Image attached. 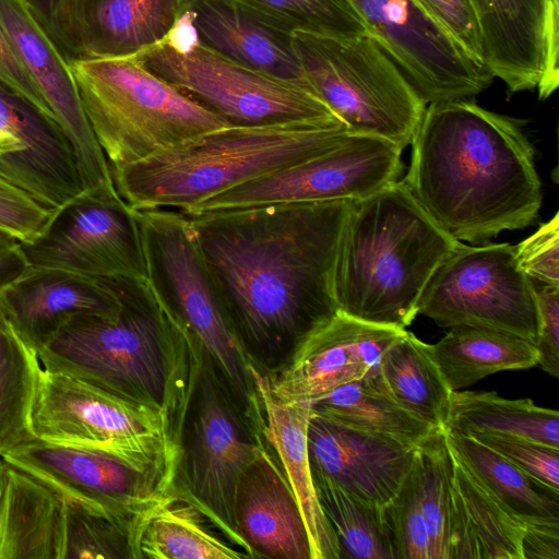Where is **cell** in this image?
Returning <instances> with one entry per match:
<instances>
[{"label": "cell", "instance_id": "obj_1", "mask_svg": "<svg viewBox=\"0 0 559 559\" xmlns=\"http://www.w3.org/2000/svg\"><path fill=\"white\" fill-rule=\"evenodd\" d=\"M352 200L187 215L242 345L290 350L337 312L334 266Z\"/></svg>", "mask_w": 559, "mask_h": 559}, {"label": "cell", "instance_id": "obj_2", "mask_svg": "<svg viewBox=\"0 0 559 559\" xmlns=\"http://www.w3.org/2000/svg\"><path fill=\"white\" fill-rule=\"evenodd\" d=\"M411 144L402 181L459 241H485L537 217L542 182L515 119L471 99L429 104Z\"/></svg>", "mask_w": 559, "mask_h": 559}, {"label": "cell", "instance_id": "obj_3", "mask_svg": "<svg viewBox=\"0 0 559 559\" xmlns=\"http://www.w3.org/2000/svg\"><path fill=\"white\" fill-rule=\"evenodd\" d=\"M120 307L68 319L38 353L44 368L158 407L182 435L204 362L193 338L169 316L147 280L104 278Z\"/></svg>", "mask_w": 559, "mask_h": 559}, {"label": "cell", "instance_id": "obj_4", "mask_svg": "<svg viewBox=\"0 0 559 559\" xmlns=\"http://www.w3.org/2000/svg\"><path fill=\"white\" fill-rule=\"evenodd\" d=\"M460 243L402 180L352 200L334 266L338 311L405 329L429 278Z\"/></svg>", "mask_w": 559, "mask_h": 559}, {"label": "cell", "instance_id": "obj_5", "mask_svg": "<svg viewBox=\"0 0 559 559\" xmlns=\"http://www.w3.org/2000/svg\"><path fill=\"white\" fill-rule=\"evenodd\" d=\"M352 134L341 120L226 126L110 171L132 209L186 214L217 193L331 151Z\"/></svg>", "mask_w": 559, "mask_h": 559}, {"label": "cell", "instance_id": "obj_6", "mask_svg": "<svg viewBox=\"0 0 559 559\" xmlns=\"http://www.w3.org/2000/svg\"><path fill=\"white\" fill-rule=\"evenodd\" d=\"M81 104L110 167L141 160L229 126L131 58L69 62Z\"/></svg>", "mask_w": 559, "mask_h": 559}, {"label": "cell", "instance_id": "obj_7", "mask_svg": "<svg viewBox=\"0 0 559 559\" xmlns=\"http://www.w3.org/2000/svg\"><path fill=\"white\" fill-rule=\"evenodd\" d=\"M135 211L154 295L193 338L223 383L250 406L255 392L249 353L229 321L188 216L165 209Z\"/></svg>", "mask_w": 559, "mask_h": 559}, {"label": "cell", "instance_id": "obj_8", "mask_svg": "<svg viewBox=\"0 0 559 559\" xmlns=\"http://www.w3.org/2000/svg\"><path fill=\"white\" fill-rule=\"evenodd\" d=\"M293 39L312 91L353 133L411 144L427 104L372 35Z\"/></svg>", "mask_w": 559, "mask_h": 559}, {"label": "cell", "instance_id": "obj_9", "mask_svg": "<svg viewBox=\"0 0 559 559\" xmlns=\"http://www.w3.org/2000/svg\"><path fill=\"white\" fill-rule=\"evenodd\" d=\"M133 58L229 126L341 120L314 93L235 63L193 39H178L175 33Z\"/></svg>", "mask_w": 559, "mask_h": 559}, {"label": "cell", "instance_id": "obj_10", "mask_svg": "<svg viewBox=\"0 0 559 559\" xmlns=\"http://www.w3.org/2000/svg\"><path fill=\"white\" fill-rule=\"evenodd\" d=\"M181 444L110 450L34 439L2 460L63 496L141 516L175 487Z\"/></svg>", "mask_w": 559, "mask_h": 559}, {"label": "cell", "instance_id": "obj_11", "mask_svg": "<svg viewBox=\"0 0 559 559\" xmlns=\"http://www.w3.org/2000/svg\"><path fill=\"white\" fill-rule=\"evenodd\" d=\"M418 313L443 328L492 329L535 344V284L518 266L514 246L460 243L436 269L418 301Z\"/></svg>", "mask_w": 559, "mask_h": 559}, {"label": "cell", "instance_id": "obj_12", "mask_svg": "<svg viewBox=\"0 0 559 559\" xmlns=\"http://www.w3.org/2000/svg\"><path fill=\"white\" fill-rule=\"evenodd\" d=\"M29 426L35 439L63 444L120 451L181 444L178 427L163 409L46 368Z\"/></svg>", "mask_w": 559, "mask_h": 559}, {"label": "cell", "instance_id": "obj_13", "mask_svg": "<svg viewBox=\"0 0 559 559\" xmlns=\"http://www.w3.org/2000/svg\"><path fill=\"white\" fill-rule=\"evenodd\" d=\"M20 248L31 266L147 280L136 211L116 187L83 190L53 210L41 233Z\"/></svg>", "mask_w": 559, "mask_h": 559}, {"label": "cell", "instance_id": "obj_14", "mask_svg": "<svg viewBox=\"0 0 559 559\" xmlns=\"http://www.w3.org/2000/svg\"><path fill=\"white\" fill-rule=\"evenodd\" d=\"M403 150L353 133L341 145L217 193L185 215L278 203L358 200L399 180Z\"/></svg>", "mask_w": 559, "mask_h": 559}, {"label": "cell", "instance_id": "obj_15", "mask_svg": "<svg viewBox=\"0 0 559 559\" xmlns=\"http://www.w3.org/2000/svg\"><path fill=\"white\" fill-rule=\"evenodd\" d=\"M222 382L205 360L190 402L186 437H181L179 475L190 498L252 558L236 532L234 499L262 441L251 439Z\"/></svg>", "mask_w": 559, "mask_h": 559}, {"label": "cell", "instance_id": "obj_16", "mask_svg": "<svg viewBox=\"0 0 559 559\" xmlns=\"http://www.w3.org/2000/svg\"><path fill=\"white\" fill-rule=\"evenodd\" d=\"M372 35L427 105L471 99L492 75L417 0H352Z\"/></svg>", "mask_w": 559, "mask_h": 559}, {"label": "cell", "instance_id": "obj_17", "mask_svg": "<svg viewBox=\"0 0 559 559\" xmlns=\"http://www.w3.org/2000/svg\"><path fill=\"white\" fill-rule=\"evenodd\" d=\"M0 27L69 140L84 190L115 187L109 163L84 112L70 64L24 0H0Z\"/></svg>", "mask_w": 559, "mask_h": 559}, {"label": "cell", "instance_id": "obj_18", "mask_svg": "<svg viewBox=\"0 0 559 559\" xmlns=\"http://www.w3.org/2000/svg\"><path fill=\"white\" fill-rule=\"evenodd\" d=\"M485 67L508 94L537 88L548 98L559 84V0H471Z\"/></svg>", "mask_w": 559, "mask_h": 559}, {"label": "cell", "instance_id": "obj_19", "mask_svg": "<svg viewBox=\"0 0 559 559\" xmlns=\"http://www.w3.org/2000/svg\"><path fill=\"white\" fill-rule=\"evenodd\" d=\"M405 331L337 310L297 342L284 368L270 376L271 384L285 399L323 395L374 371L386 348Z\"/></svg>", "mask_w": 559, "mask_h": 559}, {"label": "cell", "instance_id": "obj_20", "mask_svg": "<svg viewBox=\"0 0 559 559\" xmlns=\"http://www.w3.org/2000/svg\"><path fill=\"white\" fill-rule=\"evenodd\" d=\"M0 177L56 210L84 188L73 148L60 127L24 99L0 88Z\"/></svg>", "mask_w": 559, "mask_h": 559}, {"label": "cell", "instance_id": "obj_21", "mask_svg": "<svg viewBox=\"0 0 559 559\" xmlns=\"http://www.w3.org/2000/svg\"><path fill=\"white\" fill-rule=\"evenodd\" d=\"M307 440L313 473L380 507L397 493L417 448L312 413Z\"/></svg>", "mask_w": 559, "mask_h": 559}, {"label": "cell", "instance_id": "obj_22", "mask_svg": "<svg viewBox=\"0 0 559 559\" xmlns=\"http://www.w3.org/2000/svg\"><path fill=\"white\" fill-rule=\"evenodd\" d=\"M193 40L253 71L314 93L294 47V33L245 0H189Z\"/></svg>", "mask_w": 559, "mask_h": 559}, {"label": "cell", "instance_id": "obj_23", "mask_svg": "<svg viewBox=\"0 0 559 559\" xmlns=\"http://www.w3.org/2000/svg\"><path fill=\"white\" fill-rule=\"evenodd\" d=\"M120 307L104 278L31 266L0 288V313L37 355L60 326L79 313L112 314Z\"/></svg>", "mask_w": 559, "mask_h": 559}, {"label": "cell", "instance_id": "obj_24", "mask_svg": "<svg viewBox=\"0 0 559 559\" xmlns=\"http://www.w3.org/2000/svg\"><path fill=\"white\" fill-rule=\"evenodd\" d=\"M234 521L252 558L312 559L297 500L263 443L237 485Z\"/></svg>", "mask_w": 559, "mask_h": 559}, {"label": "cell", "instance_id": "obj_25", "mask_svg": "<svg viewBox=\"0 0 559 559\" xmlns=\"http://www.w3.org/2000/svg\"><path fill=\"white\" fill-rule=\"evenodd\" d=\"M249 373L258 406L263 411L262 432L297 500L310 542L311 558L340 559L337 539L319 502L309 461L310 402L278 395L270 376L253 361L249 364Z\"/></svg>", "mask_w": 559, "mask_h": 559}, {"label": "cell", "instance_id": "obj_26", "mask_svg": "<svg viewBox=\"0 0 559 559\" xmlns=\"http://www.w3.org/2000/svg\"><path fill=\"white\" fill-rule=\"evenodd\" d=\"M189 0H80L79 59L131 58L170 37Z\"/></svg>", "mask_w": 559, "mask_h": 559}, {"label": "cell", "instance_id": "obj_27", "mask_svg": "<svg viewBox=\"0 0 559 559\" xmlns=\"http://www.w3.org/2000/svg\"><path fill=\"white\" fill-rule=\"evenodd\" d=\"M0 492V559H60L63 496L5 462Z\"/></svg>", "mask_w": 559, "mask_h": 559}, {"label": "cell", "instance_id": "obj_28", "mask_svg": "<svg viewBox=\"0 0 559 559\" xmlns=\"http://www.w3.org/2000/svg\"><path fill=\"white\" fill-rule=\"evenodd\" d=\"M182 489L176 485L143 514L133 537L134 559L249 558L212 530L215 523Z\"/></svg>", "mask_w": 559, "mask_h": 559}, {"label": "cell", "instance_id": "obj_29", "mask_svg": "<svg viewBox=\"0 0 559 559\" xmlns=\"http://www.w3.org/2000/svg\"><path fill=\"white\" fill-rule=\"evenodd\" d=\"M452 457L456 526L451 559H523L527 524Z\"/></svg>", "mask_w": 559, "mask_h": 559}, {"label": "cell", "instance_id": "obj_30", "mask_svg": "<svg viewBox=\"0 0 559 559\" xmlns=\"http://www.w3.org/2000/svg\"><path fill=\"white\" fill-rule=\"evenodd\" d=\"M374 376L401 407L435 429L444 430L452 390L429 344L405 331L383 353Z\"/></svg>", "mask_w": 559, "mask_h": 559}, {"label": "cell", "instance_id": "obj_31", "mask_svg": "<svg viewBox=\"0 0 559 559\" xmlns=\"http://www.w3.org/2000/svg\"><path fill=\"white\" fill-rule=\"evenodd\" d=\"M429 347L452 391L467 388L499 371L537 365V350L532 342L486 328L453 326Z\"/></svg>", "mask_w": 559, "mask_h": 559}, {"label": "cell", "instance_id": "obj_32", "mask_svg": "<svg viewBox=\"0 0 559 559\" xmlns=\"http://www.w3.org/2000/svg\"><path fill=\"white\" fill-rule=\"evenodd\" d=\"M444 437L451 453L515 516L527 525L559 526V491L471 436L444 430Z\"/></svg>", "mask_w": 559, "mask_h": 559}, {"label": "cell", "instance_id": "obj_33", "mask_svg": "<svg viewBox=\"0 0 559 559\" xmlns=\"http://www.w3.org/2000/svg\"><path fill=\"white\" fill-rule=\"evenodd\" d=\"M374 371L309 400L310 412L411 447L440 430L401 407L381 388Z\"/></svg>", "mask_w": 559, "mask_h": 559}, {"label": "cell", "instance_id": "obj_34", "mask_svg": "<svg viewBox=\"0 0 559 559\" xmlns=\"http://www.w3.org/2000/svg\"><path fill=\"white\" fill-rule=\"evenodd\" d=\"M444 430L509 435L559 449L558 411L493 391H452Z\"/></svg>", "mask_w": 559, "mask_h": 559}, {"label": "cell", "instance_id": "obj_35", "mask_svg": "<svg viewBox=\"0 0 559 559\" xmlns=\"http://www.w3.org/2000/svg\"><path fill=\"white\" fill-rule=\"evenodd\" d=\"M312 476L340 559H397L385 506L358 498L323 475L312 472Z\"/></svg>", "mask_w": 559, "mask_h": 559}, {"label": "cell", "instance_id": "obj_36", "mask_svg": "<svg viewBox=\"0 0 559 559\" xmlns=\"http://www.w3.org/2000/svg\"><path fill=\"white\" fill-rule=\"evenodd\" d=\"M41 370L27 347L0 313V455L34 440L29 416Z\"/></svg>", "mask_w": 559, "mask_h": 559}, {"label": "cell", "instance_id": "obj_37", "mask_svg": "<svg viewBox=\"0 0 559 559\" xmlns=\"http://www.w3.org/2000/svg\"><path fill=\"white\" fill-rule=\"evenodd\" d=\"M63 502L60 559H134L133 536L143 515L133 516L67 496Z\"/></svg>", "mask_w": 559, "mask_h": 559}, {"label": "cell", "instance_id": "obj_38", "mask_svg": "<svg viewBox=\"0 0 559 559\" xmlns=\"http://www.w3.org/2000/svg\"><path fill=\"white\" fill-rule=\"evenodd\" d=\"M452 463L444 430L436 431L416 448L414 468L430 536L431 559H451L456 524Z\"/></svg>", "mask_w": 559, "mask_h": 559}, {"label": "cell", "instance_id": "obj_39", "mask_svg": "<svg viewBox=\"0 0 559 559\" xmlns=\"http://www.w3.org/2000/svg\"><path fill=\"white\" fill-rule=\"evenodd\" d=\"M292 33L353 37L370 34L352 0H245Z\"/></svg>", "mask_w": 559, "mask_h": 559}, {"label": "cell", "instance_id": "obj_40", "mask_svg": "<svg viewBox=\"0 0 559 559\" xmlns=\"http://www.w3.org/2000/svg\"><path fill=\"white\" fill-rule=\"evenodd\" d=\"M385 513L397 559H431L430 536L419 501L414 462L397 493L385 506Z\"/></svg>", "mask_w": 559, "mask_h": 559}, {"label": "cell", "instance_id": "obj_41", "mask_svg": "<svg viewBox=\"0 0 559 559\" xmlns=\"http://www.w3.org/2000/svg\"><path fill=\"white\" fill-rule=\"evenodd\" d=\"M467 436L492 449L542 484L559 491V449L509 435L474 432Z\"/></svg>", "mask_w": 559, "mask_h": 559}, {"label": "cell", "instance_id": "obj_42", "mask_svg": "<svg viewBox=\"0 0 559 559\" xmlns=\"http://www.w3.org/2000/svg\"><path fill=\"white\" fill-rule=\"evenodd\" d=\"M53 210L0 177V231L31 242L44 229Z\"/></svg>", "mask_w": 559, "mask_h": 559}, {"label": "cell", "instance_id": "obj_43", "mask_svg": "<svg viewBox=\"0 0 559 559\" xmlns=\"http://www.w3.org/2000/svg\"><path fill=\"white\" fill-rule=\"evenodd\" d=\"M514 249L518 266L527 277L559 286V213Z\"/></svg>", "mask_w": 559, "mask_h": 559}, {"label": "cell", "instance_id": "obj_44", "mask_svg": "<svg viewBox=\"0 0 559 559\" xmlns=\"http://www.w3.org/2000/svg\"><path fill=\"white\" fill-rule=\"evenodd\" d=\"M478 66L485 67L480 28L471 0H417Z\"/></svg>", "mask_w": 559, "mask_h": 559}, {"label": "cell", "instance_id": "obj_45", "mask_svg": "<svg viewBox=\"0 0 559 559\" xmlns=\"http://www.w3.org/2000/svg\"><path fill=\"white\" fill-rule=\"evenodd\" d=\"M68 62L80 58L78 14L80 0H24Z\"/></svg>", "mask_w": 559, "mask_h": 559}, {"label": "cell", "instance_id": "obj_46", "mask_svg": "<svg viewBox=\"0 0 559 559\" xmlns=\"http://www.w3.org/2000/svg\"><path fill=\"white\" fill-rule=\"evenodd\" d=\"M538 309V334L535 342L537 365L550 376L559 377V286L535 285Z\"/></svg>", "mask_w": 559, "mask_h": 559}, {"label": "cell", "instance_id": "obj_47", "mask_svg": "<svg viewBox=\"0 0 559 559\" xmlns=\"http://www.w3.org/2000/svg\"><path fill=\"white\" fill-rule=\"evenodd\" d=\"M0 88L24 99L49 117L46 105L32 79L19 61L0 27ZM50 118V117H49ZM51 119V118H50Z\"/></svg>", "mask_w": 559, "mask_h": 559}, {"label": "cell", "instance_id": "obj_48", "mask_svg": "<svg viewBox=\"0 0 559 559\" xmlns=\"http://www.w3.org/2000/svg\"><path fill=\"white\" fill-rule=\"evenodd\" d=\"M523 559H559V526L530 524L522 540Z\"/></svg>", "mask_w": 559, "mask_h": 559}, {"label": "cell", "instance_id": "obj_49", "mask_svg": "<svg viewBox=\"0 0 559 559\" xmlns=\"http://www.w3.org/2000/svg\"><path fill=\"white\" fill-rule=\"evenodd\" d=\"M26 267L20 241L0 231V288L17 277Z\"/></svg>", "mask_w": 559, "mask_h": 559}, {"label": "cell", "instance_id": "obj_50", "mask_svg": "<svg viewBox=\"0 0 559 559\" xmlns=\"http://www.w3.org/2000/svg\"><path fill=\"white\" fill-rule=\"evenodd\" d=\"M13 147L9 145L1 136H0V153L13 152Z\"/></svg>", "mask_w": 559, "mask_h": 559}, {"label": "cell", "instance_id": "obj_51", "mask_svg": "<svg viewBox=\"0 0 559 559\" xmlns=\"http://www.w3.org/2000/svg\"><path fill=\"white\" fill-rule=\"evenodd\" d=\"M5 462L3 460H0V492L3 484L4 478V472H5Z\"/></svg>", "mask_w": 559, "mask_h": 559}]
</instances>
